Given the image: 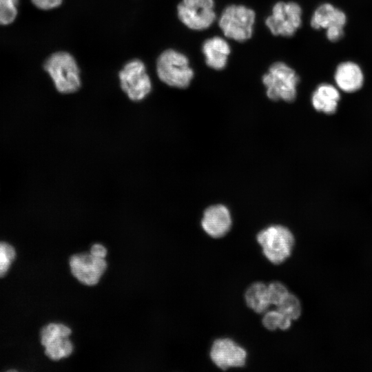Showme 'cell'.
<instances>
[{"instance_id":"4fadbf2b","label":"cell","mask_w":372,"mask_h":372,"mask_svg":"<svg viewBox=\"0 0 372 372\" xmlns=\"http://www.w3.org/2000/svg\"><path fill=\"white\" fill-rule=\"evenodd\" d=\"M202 52L206 64L212 69L220 70L227 65L231 48L225 39L216 36L204 41Z\"/></svg>"},{"instance_id":"5bb4252c","label":"cell","mask_w":372,"mask_h":372,"mask_svg":"<svg viewBox=\"0 0 372 372\" xmlns=\"http://www.w3.org/2000/svg\"><path fill=\"white\" fill-rule=\"evenodd\" d=\"M334 79L338 87L344 92H353L360 90L364 82V76L360 66L351 61L339 64Z\"/></svg>"},{"instance_id":"2e32d148","label":"cell","mask_w":372,"mask_h":372,"mask_svg":"<svg viewBox=\"0 0 372 372\" xmlns=\"http://www.w3.org/2000/svg\"><path fill=\"white\" fill-rule=\"evenodd\" d=\"M340 96L336 87L331 84L322 83L313 92L311 102L317 111L331 114L335 112Z\"/></svg>"},{"instance_id":"ac0fdd59","label":"cell","mask_w":372,"mask_h":372,"mask_svg":"<svg viewBox=\"0 0 372 372\" xmlns=\"http://www.w3.org/2000/svg\"><path fill=\"white\" fill-rule=\"evenodd\" d=\"M292 320L284 316L279 311H267L262 318V324L265 328L269 331L278 329L282 331L289 329L291 326Z\"/></svg>"},{"instance_id":"5b68a950","label":"cell","mask_w":372,"mask_h":372,"mask_svg":"<svg viewBox=\"0 0 372 372\" xmlns=\"http://www.w3.org/2000/svg\"><path fill=\"white\" fill-rule=\"evenodd\" d=\"M255 12L243 5H229L222 12L218 25L224 34L238 42L249 39L254 32Z\"/></svg>"},{"instance_id":"e0dca14e","label":"cell","mask_w":372,"mask_h":372,"mask_svg":"<svg viewBox=\"0 0 372 372\" xmlns=\"http://www.w3.org/2000/svg\"><path fill=\"white\" fill-rule=\"evenodd\" d=\"M244 297L247 306L258 314L265 313L271 305L267 285L262 282L251 284L246 289Z\"/></svg>"},{"instance_id":"6da1fadb","label":"cell","mask_w":372,"mask_h":372,"mask_svg":"<svg viewBox=\"0 0 372 372\" xmlns=\"http://www.w3.org/2000/svg\"><path fill=\"white\" fill-rule=\"evenodd\" d=\"M43 69L52 79L56 91L62 94L76 92L81 87V70L74 56L66 51L51 54L43 63Z\"/></svg>"},{"instance_id":"603a6c76","label":"cell","mask_w":372,"mask_h":372,"mask_svg":"<svg viewBox=\"0 0 372 372\" xmlns=\"http://www.w3.org/2000/svg\"><path fill=\"white\" fill-rule=\"evenodd\" d=\"M63 0H31L32 4L38 9L50 10L59 8Z\"/></svg>"},{"instance_id":"30bf717a","label":"cell","mask_w":372,"mask_h":372,"mask_svg":"<svg viewBox=\"0 0 372 372\" xmlns=\"http://www.w3.org/2000/svg\"><path fill=\"white\" fill-rule=\"evenodd\" d=\"M247 356L246 350L228 338L215 340L209 351L212 362L223 371L229 368L243 367Z\"/></svg>"},{"instance_id":"9a60e30c","label":"cell","mask_w":372,"mask_h":372,"mask_svg":"<svg viewBox=\"0 0 372 372\" xmlns=\"http://www.w3.org/2000/svg\"><path fill=\"white\" fill-rule=\"evenodd\" d=\"M347 21L346 14L332 4L325 3L320 5L313 12L311 19L313 28L319 30L332 28H344Z\"/></svg>"},{"instance_id":"7c38bea8","label":"cell","mask_w":372,"mask_h":372,"mask_svg":"<svg viewBox=\"0 0 372 372\" xmlns=\"http://www.w3.org/2000/svg\"><path fill=\"white\" fill-rule=\"evenodd\" d=\"M232 221L229 209L223 205L207 207L201 220L203 230L214 238L225 236L230 230Z\"/></svg>"},{"instance_id":"7402d4cb","label":"cell","mask_w":372,"mask_h":372,"mask_svg":"<svg viewBox=\"0 0 372 372\" xmlns=\"http://www.w3.org/2000/svg\"><path fill=\"white\" fill-rule=\"evenodd\" d=\"M267 292L271 304L277 306L289 293L287 287L280 281H273L267 285Z\"/></svg>"},{"instance_id":"ba28073f","label":"cell","mask_w":372,"mask_h":372,"mask_svg":"<svg viewBox=\"0 0 372 372\" xmlns=\"http://www.w3.org/2000/svg\"><path fill=\"white\" fill-rule=\"evenodd\" d=\"M180 22L193 30L210 27L216 20L214 0H182L177 6Z\"/></svg>"},{"instance_id":"9c48e42d","label":"cell","mask_w":372,"mask_h":372,"mask_svg":"<svg viewBox=\"0 0 372 372\" xmlns=\"http://www.w3.org/2000/svg\"><path fill=\"white\" fill-rule=\"evenodd\" d=\"M72 331L62 323H50L41 332V341L46 355L53 360L68 358L73 351V344L69 339Z\"/></svg>"},{"instance_id":"cb8c5ba5","label":"cell","mask_w":372,"mask_h":372,"mask_svg":"<svg viewBox=\"0 0 372 372\" xmlns=\"http://www.w3.org/2000/svg\"><path fill=\"white\" fill-rule=\"evenodd\" d=\"M107 253V249L99 243L94 244L90 249V254L98 258H105Z\"/></svg>"},{"instance_id":"44dd1931","label":"cell","mask_w":372,"mask_h":372,"mask_svg":"<svg viewBox=\"0 0 372 372\" xmlns=\"http://www.w3.org/2000/svg\"><path fill=\"white\" fill-rule=\"evenodd\" d=\"M15 256V250L11 245L0 242V277L8 271Z\"/></svg>"},{"instance_id":"8fae6325","label":"cell","mask_w":372,"mask_h":372,"mask_svg":"<svg viewBox=\"0 0 372 372\" xmlns=\"http://www.w3.org/2000/svg\"><path fill=\"white\" fill-rule=\"evenodd\" d=\"M69 264L72 275L79 282L88 286L96 285L107 269L105 258L96 257L90 253L72 255Z\"/></svg>"},{"instance_id":"277c9868","label":"cell","mask_w":372,"mask_h":372,"mask_svg":"<svg viewBox=\"0 0 372 372\" xmlns=\"http://www.w3.org/2000/svg\"><path fill=\"white\" fill-rule=\"evenodd\" d=\"M299 81L295 70L280 61L273 63L262 76L267 96L272 101H294Z\"/></svg>"},{"instance_id":"ffe728a7","label":"cell","mask_w":372,"mask_h":372,"mask_svg":"<svg viewBox=\"0 0 372 372\" xmlns=\"http://www.w3.org/2000/svg\"><path fill=\"white\" fill-rule=\"evenodd\" d=\"M18 4L14 0H0V25L12 24L18 15Z\"/></svg>"},{"instance_id":"d6986e66","label":"cell","mask_w":372,"mask_h":372,"mask_svg":"<svg viewBox=\"0 0 372 372\" xmlns=\"http://www.w3.org/2000/svg\"><path fill=\"white\" fill-rule=\"evenodd\" d=\"M276 309L292 321L298 320L302 313L300 300L296 295L290 292L276 306Z\"/></svg>"},{"instance_id":"7a4b0ae2","label":"cell","mask_w":372,"mask_h":372,"mask_svg":"<svg viewBox=\"0 0 372 372\" xmlns=\"http://www.w3.org/2000/svg\"><path fill=\"white\" fill-rule=\"evenodd\" d=\"M156 71L163 83L178 89L187 87L194 76L187 56L172 48L163 51L158 55Z\"/></svg>"},{"instance_id":"d4e9b609","label":"cell","mask_w":372,"mask_h":372,"mask_svg":"<svg viewBox=\"0 0 372 372\" xmlns=\"http://www.w3.org/2000/svg\"><path fill=\"white\" fill-rule=\"evenodd\" d=\"M16 2L19 3V0H14Z\"/></svg>"},{"instance_id":"52a82bcc","label":"cell","mask_w":372,"mask_h":372,"mask_svg":"<svg viewBox=\"0 0 372 372\" xmlns=\"http://www.w3.org/2000/svg\"><path fill=\"white\" fill-rule=\"evenodd\" d=\"M302 24V8L296 2H277L271 14L265 20V25L272 34L289 37Z\"/></svg>"},{"instance_id":"8992f818","label":"cell","mask_w":372,"mask_h":372,"mask_svg":"<svg viewBox=\"0 0 372 372\" xmlns=\"http://www.w3.org/2000/svg\"><path fill=\"white\" fill-rule=\"evenodd\" d=\"M119 85L134 102L143 101L152 90V80L145 63L138 59L127 61L118 72Z\"/></svg>"},{"instance_id":"3957f363","label":"cell","mask_w":372,"mask_h":372,"mask_svg":"<svg viewBox=\"0 0 372 372\" xmlns=\"http://www.w3.org/2000/svg\"><path fill=\"white\" fill-rule=\"evenodd\" d=\"M263 255L273 265L283 263L291 254L295 245L292 232L281 225L262 229L256 236Z\"/></svg>"}]
</instances>
